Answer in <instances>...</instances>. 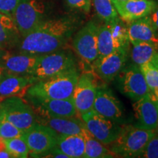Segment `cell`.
<instances>
[{"label": "cell", "instance_id": "1", "mask_svg": "<svg viewBox=\"0 0 158 158\" xmlns=\"http://www.w3.org/2000/svg\"><path fill=\"white\" fill-rule=\"evenodd\" d=\"M76 28L74 21L68 17L43 20L30 33L23 37L21 53L41 56L62 48Z\"/></svg>", "mask_w": 158, "mask_h": 158}, {"label": "cell", "instance_id": "2", "mask_svg": "<svg viewBox=\"0 0 158 158\" xmlns=\"http://www.w3.org/2000/svg\"><path fill=\"white\" fill-rule=\"evenodd\" d=\"M78 69L72 68L56 76L37 81L27 91V98L69 99L78 81Z\"/></svg>", "mask_w": 158, "mask_h": 158}, {"label": "cell", "instance_id": "3", "mask_svg": "<svg viewBox=\"0 0 158 158\" xmlns=\"http://www.w3.org/2000/svg\"><path fill=\"white\" fill-rule=\"evenodd\" d=\"M155 133L136 126H122L118 137L109 144V149L117 157H139L148 141Z\"/></svg>", "mask_w": 158, "mask_h": 158}, {"label": "cell", "instance_id": "4", "mask_svg": "<svg viewBox=\"0 0 158 158\" xmlns=\"http://www.w3.org/2000/svg\"><path fill=\"white\" fill-rule=\"evenodd\" d=\"M74 68L76 67L73 56L67 51L57 50L40 56L30 76L37 81Z\"/></svg>", "mask_w": 158, "mask_h": 158}, {"label": "cell", "instance_id": "5", "mask_svg": "<svg viewBox=\"0 0 158 158\" xmlns=\"http://www.w3.org/2000/svg\"><path fill=\"white\" fill-rule=\"evenodd\" d=\"M0 118L26 131L37 123L32 108L20 98H10L0 102Z\"/></svg>", "mask_w": 158, "mask_h": 158}, {"label": "cell", "instance_id": "6", "mask_svg": "<svg viewBox=\"0 0 158 158\" xmlns=\"http://www.w3.org/2000/svg\"><path fill=\"white\" fill-rule=\"evenodd\" d=\"M45 6L39 0H21L12 19L23 37L30 33L43 21Z\"/></svg>", "mask_w": 158, "mask_h": 158}, {"label": "cell", "instance_id": "7", "mask_svg": "<svg viewBox=\"0 0 158 158\" xmlns=\"http://www.w3.org/2000/svg\"><path fill=\"white\" fill-rule=\"evenodd\" d=\"M81 118L88 131L105 145L115 141L122 129L115 121L104 117L93 109L81 116Z\"/></svg>", "mask_w": 158, "mask_h": 158}, {"label": "cell", "instance_id": "8", "mask_svg": "<svg viewBox=\"0 0 158 158\" xmlns=\"http://www.w3.org/2000/svg\"><path fill=\"white\" fill-rule=\"evenodd\" d=\"M58 133L48 126L37 123L24 131L22 138L31 157H42L56 146Z\"/></svg>", "mask_w": 158, "mask_h": 158}, {"label": "cell", "instance_id": "9", "mask_svg": "<svg viewBox=\"0 0 158 158\" xmlns=\"http://www.w3.org/2000/svg\"><path fill=\"white\" fill-rule=\"evenodd\" d=\"M117 76L120 92L134 101L151 92L143 73L138 65L133 64L126 68L124 67Z\"/></svg>", "mask_w": 158, "mask_h": 158}, {"label": "cell", "instance_id": "10", "mask_svg": "<svg viewBox=\"0 0 158 158\" xmlns=\"http://www.w3.org/2000/svg\"><path fill=\"white\" fill-rule=\"evenodd\" d=\"M98 27L93 21H89L77 32L73 41L77 54L89 64H92L98 57Z\"/></svg>", "mask_w": 158, "mask_h": 158}, {"label": "cell", "instance_id": "11", "mask_svg": "<svg viewBox=\"0 0 158 158\" xmlns=\"http://www.w3.org/2000/svg\"><path fill=\"white\" fill-rule=\"evenodd\" d=\"M28 99L35 114L39 117H71L78 114L72 98Z\"/></svg>", "mask_w": 158, "mask_h": 158}, {"label": "cell", "instance_id": "12", "mask_svg": "<svg viewBox=\"0 0 158 158\" xmlns=\"http://www.w3.org/2000/svg\"><path fill=\"white\" fill-rule=\"evenodd\" d=\"M129 47L116 49L106 56L98 57L92 63L95 73L106 82L113 81L125 66Z\"/></svg>", "mask_w": 158, "mask_h": 158}, {"label": "cell", "instance_id": "13", "mask_svg": "<svg viewBox=\"0 0 158 158\" xmlns=\"http://www.w3.org/2000/svg\"><path fill=\"white\" fill-rule=\"evenodd\" d=\"M94 77L91 73H83L78 77L75 86L72 100L79 116L93 109L97 93Z\"/></svg>", "mask_w": 158, "mask_h": 158}, {"label": "cell", "instance_id": "14", "mask_svg": "<svg viewBox=\"0 0 158 158\" xmlns=\"http://www.w3.org/2000/svg\"><path fill=\"white\" fill-rule=\"evenodd\" d=\"M133 108L136 118V127L156 131L158 121V100L152 92L135 100Z\"/></svg>", "mask_w": 158, "mask_h": 158}, {"label": "cell", "instance_id": "15", "mask_svg": "<svg viewBox=\"0 0 158 158\" xmlns=\"http://www.w3.org/2000/svg\"><path fill=\"white\" fill-rule=\"evenodd\" d=\"M118 16L127 23L150 14L157 3L152 0H112Z\"/></svg>", "mask_w": 158, "mask_h": 158}, {"label": "cell", "instance_id": "16", "mask_svg": "<svg viewBox=\"0 0 158 158\" xmlns=\"http://www.w3.org/2000/svg\"><path fill=\"white\" fill-rule=\"evenodd\" d=\"M35 82L30 76L5 75L0 78V102L10 98H22Z\"/></svg>", "mask_w": 158, "mask_h": 158}, {"label": "cell", "instance_id": "17", "mask_svg": "<svg viewBox=\"0 0 158 158\" xmlns=\"http://www.w3.org/2000/svg\"><path fill=\"white\" fill-rule=\"evenodd\" d=\"M40 56L28 54H10L5 51L1 62L6 69V73L16 76H30Z\"/></svg>", "mask_w": 158, "mask_h": 158}, {"label": "cell", "instance_id": "18", "mask_svg": "<svg viewBox=\"0 0 158 158\" xmlns=\"http://www.w3.org/2000/svg\"><path fill=\"white\" fill-rule=\"evenodd\" d=\"M93 110L104 117L118 121L122 116V108L118 99L110 90L98 89Z\"/></svg>", "mask_w": 158, "mask_h": 158}, {"label": "cell", "instance_id": "19", "mask_svg": "<svg viewBox=\"0 0 158 158\" xmlns=\"http://www.w3.org/2000/svg\"><path fill=\"white\" fill-rule=\"evenodd\" d=\"M127 27L130 43L148 42L158 46V35L153 28L149 15L128 23Z\"/></svg>", "mask_w": 158, "mask_h": 158}, {"label": "cell", "instance_id": "20", "mask_svg": "<svg viewBox=\"0 0 158 158\" xmlns=\"http://www.w3.org/2000/svg\"><path fill=\"white\" fill-rule=\"evenodd\" d=\"M37 123L51 127L58 134L81 135L85 127L81 118L77 116L71 117H39Z\"/></svg>", "mask_w": 158, "mask_h": 158}, {"label": "cell", "instance_id": "21", "mask_svg": "<svg viewBox=\"0 0 158 158\" xmlns=\"http://www.w3.org/2000/svg\"><path fill=\"white\" fill-rule=\"evenodd\" d=\"M130 56L133 64L138 66L150 62L158 66V46L148 42L132 43Z\"/></svg>", "mask_w": 158, "mask_h": 158}, {"label": "cell", "instance_id": "22", "mask_svg": "<svg viewBox=\"0 0 158 158\" xmlns=\"http://www.w3.org/2000/svg\"><path fill=\"white\" fill-rule=\"evenodd\" d=\"M56 146L69 158L84 157L85 142L82 135L58 134Z\"/></svg>", "mask_w": 158, "mask_h": 158}, {"label": "cell", "instance_id": "23", "mask_svg": "<svg viewBox=\"0 0 158 158\" xmlns=\"http://www.w3.org/2000/svg\"><path fill=\"white\" fill-rule=\"evenodd\" d=\"M20 32L12 17L0 12V48L5 50L16 43Z\"/></svg>", "mask_w": 158, "mask_h": 158}, {"label": "cell", "instance_id": "24", "mask_svg": "<svg viewBox=\"0 0 158 158\" xmlns=\"http://www.w3.org/2000/svg\"><path fill=\"white\" fill-rule=\"evenodd\" d=\"M85 142V152L84 158H109L116 156L105 144L96 139L88 131L86 127L83 130L82 134Z\"/></svg>", "mask_w": 158, "mask_h": 158}, {"label": "cell", "instance_id": "25", "mask_svg": "<svg viewBox=\"0 0 158 158\" xmlns=\"http://www.w3.org/2000/svg\"><path fill=\"white\" fill-rule=\"evenodd\" d=\"M98 57L106 56L116 50L113 35L108 23L98 27Z\"/></svg>", "mask_w": 158, "mask_h": 158}, {"label": "cell", "instance_id": "26", "mask_svg": "<svg viewBox=\"0 0 158 158\" xmlns=\"http://www.w3.org/2000/svg\"><path fill=\"white\" fill-rule=\"evenodd\" d=\"M97 14L105 23H108L118 18L112 0H93Z\"/></svg>", "mask_w": 158, "mask_h": 158}, {"label": "cell", "instance_id": "27", "mask_svg": "<svg viewBox=\"0 0 158 158\" xmlns=\"http://www.w3.org/2000/svg\"><path fill=\"white\" fill-rule=\"evenodd\" d=\"M5 140V143L12 157L27 158L29 155V150L22 137L9 138Z\"/></svg>", "mask_w": 158, "mask_h": 158}, {"label": "cell", "instance_id": "28", "mask_svg": "<svg viewBox=\"0 0 158 158\" xmlns=\"http://www.w3.org/2000/svg\"><path fill=\"white\" fill-rule=\"evenodd\" d=\"M139 67L150 91L153 93L158 90V68L150 62L145 63Z\"/></svg>", "mask_w": 158, "mask_h": 158}, {"label": "cell", "instance_id": "29", "mask_svg": "<svg viewBox=\"0 0 158 158\" xmlns=\"http://www.w3.org/2000/svg\"><path fill=\"white\" fill-rule=\"evenodd\" d=\"M0 137L3 139L22 137L24 131L19 129L5 118H0Z\"/></svg>", "mask_w": 158, "mask_h": 158}, {"label": "cell", "instance_id": "30", "mask_svg": "<svg viewBox=\"0 0 158 158\" xmlns=\"http://www.w3.org/2000/svg\"><path fill=\"white\" fill-rule=\"evenodd\" d=\"M139 157L158 158V133H157L150 138Z\"/></svg>", "mask_w": 158, "mask_h": 158}, {"label": "cell", "instance_id": "31", "mask_svg": "<svg viewBox=\"0 0 158 158\" xmlns=\"http://www.w3.org/2000/svg\"><path fill=\"white\" fill-rule=\"evenodd\" d=\"M70 8L88 13L91 9V0H65Z\"/></svg>", "mask_w": 158, "mask_h": 158}, {"label": "cell", "instance_id": "32", "mask_svg": "<svg viewBox=\"0 0 158 158\" xmlns=\"http://www.w3.org/2000/svg\"><path fill=\"white\" fill-rule=\"evenodd\" d=\"M21 0H0V12L12 17Z\"/></svg>", "mask_w": 158, "mask_h": 158}, {"label": "cell", "instance_id": "33", "mask_svg": "<svg viewBox=\"0 0 158 158\" xmlns=\"http://www.w3.org/2000/svg\"><path fill=\"white\" fill-rule=\"evenodd\" d=\"M41 157H54V158H69L65 154H64L59 149L58 147H56L51 149L48 152L44 154Z\"/></svg>", "mask_w": 158, "mask_h": 158}, {"label": "cell", "instance_id": "34", "mask_svg": "<svg viewBox=\"0 0 158 158\" xmlns=\"http://www.w3.org/2000/svg\"><path fill=\"white\" fill-rule=\"evenodd\" d=\"M149 19L151 21L152 24L153 28L155 29L156 32L158 35V5L157 4L155 7V8L152 10V11L150 13L149 15Z\"/></svg>", "mask_w": 158, "mask_h": 158}, {"label": "cell", "instance_id": "35", "mask_svg": "<svg viewBox=\"0 0 158 158\" xmlns=\"http://www.w3.org/2000/svg\"><path fill=\"white\" fill-rule=\"evenodd\" d=\"M2 157L10 158L12 157V156L7 150L5 143V140L2 138L0 137V158Z\"/></svg>", "mask_w": 158, "mask_h": 158}, {"label": "cell", "instance_id": "36", "mask_svg": "<svg viewBox=\"0 0 158 158\" xmlns=\"http://www.w3.org/2000/svg\"><path fill=\"white\" fill-rule=\"evenodd\" d=\"M6 69L2 64H0V78L6 75Z\"/></svg>", "mask_w": 158, "mask_h": 158}, {"label": "cell", "instance_id": "37", "mask_svg": "<svg viewBox=\"0 0 158 158\" xmlns=\"http://www.w3.org/2000/svg\"><path fill=\"white\" fill-rule=\"evenodd\" d=\"M5 51H6L5 50H3V49L0 48V62H1V60H2V58L3 55L5 54Z\"/></svg>", "mask_w": 158, "mask_h": 158}, {"label": "cell", "instance_id": "38", "mask_svg": "<svg viewBox=\"0 0 158 158\" xmlns=\"http://www.w3.org/2000/svg\"><path fill=\"white\" fill-rule=\"evenodd\" d=\"M153 94H155V96L156 97V98L158 100V90H157V91H155V92H153Z\"/></svg>", "mask_w": 158, "mask_h": 158}, {"label": "cell", "instance_id": "39", "mask_svg": "<svg viewBox=\"0 0 158 158\" xmlns=\"http://www.w3.org/2000/svg\"><path fill=\"white\" fill-rule=\"evenodd\" d=\"M156 131L158 133V121H157V127H156Z\"/></svg>", "mask_w": 158, "mask_h": 158}, {"label": "cell", "instance_id": "40", "mask_svg": "<svg viewBox=\"0 0 158 158\" xmlns=\"http://www.w3.org/2000/svg\"><path fill=\"white\" fill-rule=\"evenodd\" d=\"M115 1H118V2H122V1H126V0H115Z\"/></svg>", "mask_w": 158, "mask_h": 158}, {"label": "cell", "instance_id": "41", "mask_svg": "<svg viewBox=\"0 0 158 158\" xmlns=\"http://www.w3.org/2000/svg\"><path fill=\"white\" fill-rule=\"evenodd\" d=\"M0 124H1V121H0Z\"/></svg>", "mask_w": 158, "mask_h": 158}]
</instances>
